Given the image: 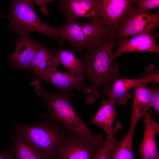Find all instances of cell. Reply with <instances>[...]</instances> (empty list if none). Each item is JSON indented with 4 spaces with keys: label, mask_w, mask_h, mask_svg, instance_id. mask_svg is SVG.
<instances>
[{
    "label": "cell",
    "mask_w": 159,
    "mask_h": 159,
    "mask_svg": "<svg viewBox=\"0 0 159 159\" xmlns=\"http://www.w3.org/2000/svg\"><path fill=\"white\" fill-rule=\"evenodd\" d=\"M57 32L61 40L68 42L69 48L75 52L95 49L83 32L80 23L77 21L67 20L64 25L57 28Z\"/></svg>",
    "instance_id": "7c38bea8"
},
{
    "label": "cell",
    "mask_w": 159,
    "mask_h": 159,
    "mask_svg": "<svg viewBox=\"0 0 159 159\" xmlns=\"http://www.w3.org/2000/svg\"><path fill=\"white\" fill-rule=\"evenodd\" d=\"M152 78H159V73L153 64H150L145 67L143 74L140 78L129 79L117 77L112 85L105 87L103 93L114 104H125L131 97L129 90L140 83Z\"/></svg>",
    "instance_id": "8992f818"
},
{
    "label": "cell",
    "mask_w": 159,
    "mask_h": 159,
    "mask_svg": "<svg viewBox=\"0 0 159 159\" xmlns=\"http://www.w3.org/2000/svg\"><path fill=\"white\" fill-rule=\"evenodd\" d=\"M135 126L131 124L123 138L115 143L112 149L110 159H135L132 148V138Z\"/></svg>",
    "instance_id": "d6986e66"
},
{
    "label": "cell",
    "mask_w": 159,
    "mask_h": 159,
    "mask_svg": "<svg viewBox=\"0 0 159 159\" xmlns=\"http://www.w3.org/2000/svg\"><path fill=\"white\" fill-rule=\"evenodd\" d=\"M31 84L34 92L43 98L50 117L70 132L88 139L98 149L100 148L105 142L102 135H94L77 113L71 104L73 95L70 91L53 94L44 90L38 80Z\"/></svg>",
    "instance_id": "6da1fadb"
},
{
    "label": "cell",
    "mask_w": 159,
    "mask_h": 159,
    "mask_svg": "<svg viewBox=\"0 0 159 159\" xmlns=\"http://www.w3.org/2000/svg\"><path fill=\"white\" fill-rule=\"evenodd\" d=\"M59 65L53 52L41 44L29 67L27 72L37 78L57 70Z\"/></svg>",
    "instance_id": "9a60e30c"
},
{
    "label": "cell",
    "mask_w": 159,
    "mask_h": 159,
    "mask_svg": "<svg viewBox=\"0 0 159 159\" xmlns=\"http://www.w3.org/2000/svg\"><path fill=\"white\" fill-rule=\"evenodd\" d=\"M59 7L66 20L77 21L80 18L91 21L102 19L100 0H60Z\"/></svg>",
    "instance_id": "9c48e42d"
},
{
    "label": "cell",
    "mask_w": 159,
    "mask_h": 159,
    "mask_svg": "<svg viewBox=\"0 0 159 159\" xmlns=\"http://www.w3.org/2000/svg\"><path fill=\"white\" fill-rule=\"evenodd\" d=\"M102 105L88 124H92L102 128L106 133L107 136L111 135L113 121L116 115L114 105L108 98L102 100Z\"/></svg>",
    "instance_id": "ac0fdd59"
},
{
    "label": "cell",
    "mask_w": 159,
    "mask_h": 159,
    "mask_svg": "<svg viewBox=\"0 0 159 159\" xmlns=\"http://www.w3.org/2000/svg\"><path fill=\"white\" fill-rule=\"evenodd\" d=\"M159 81V78L149 79L140 83L133 88L131 124L136 125L140 118L149 108L151 94L149 88L146 87V85L151 82L156 83Z\"/></svg>",
    "instance_id": "2e32d148"
},
{
    "label": "cell",
    "mask_w": 159,
    "mask_h": 159,
    "mask_svg": "<svg viewBox=\"0 0 159 159\" xmlns=\"http://www.w3.org/2000/svg\"><path fill=\"white\" fill-rule=\"evenodd\" d=\"M39 123H13L15 134L48 159H53L71 133L48 115Z\"/></svg>",
    "instance_id": "3957f363"
},
{
    "label": "cell",
    "mask_w": 159,
    "mask_h": 159,
    "mask_svg": "<svg viewBox=\"0 0 159 159\" xmlns=\"http://www.w3.org/2000/svg\"><path fill=\"white\" fill-rule=\"evenodd\" d=\"M144 115L143 138L138 150L140 159H159L155 140L156 135L159 133V125L153 119L150 109Z\"/></svg>",
    "instance_id": "5bb4252c"
},
{
    "label": "cell",
    "mask_w": 159,
    "mask_h": 159,
    "mask_svg": "<svg viewBox=\"0 0 159 159\" xmlns=\"http://www.w3.org/2000/svg\"><path fill=\"white\" fill-rule=\"evenodd\" d=\"M10 150L12 159H48L15 134Z\"/></svg>",
    "instance_id": "ffe728a7"
},
{
    "label": "cell",
    "mask_w": 159,
    "mask_h": 159,
    "mask_svg": "<svg viewBox=\"0 0 159 159\" xmlns=\"http://www.w3.org/2000/svg\"><path fill=\"white\" fill-rule=\"evenodd\" d=\"M134 4L136 6L135 11L138 12H146L151 9H157L159 6V0H135Z\"/></svg>",
    "instance_id": "7402d4cb"
},
{
    "label": "cell",
    "mask_w": 159,
    "mask_h": 159,
    "mask_svg": "<svg viewBox=\"0 0 159 159\" xmlns=\"http://www.w3.org/2000/svg\"><path fill=\"white\" fill-rule=\"evenodd\" d=\"M115 45L113 39L92 50H88L82 58L86 75L91 82V92L85 102L92 104L100 96V88L110 85L120 74L118 63L114 62L112 49Z\"/></svg>",
    "instance_id": "7a4b0ae2"
},
{
    "label": "cell",
    "mask_w": 159,
    "mask_h": 159,
    "mask_svg": "<svg viewBox=\"0 0 159 159\" xmlns=\"http://www.w3.org/2000/svg\"><path fill=\"white\" fill-rule=\"evenodd\" d=\"M98 150L88 139L71 133L53 159H94Z\"/></svg>",
    "instance_id": "ba28073f"
},
{
    "label": "cell",
    "mask_w": 159,
    "mask_h": 159,
    "mask_svg": "<svg viewBox=\"0 0 159 159\" xmlns=\"http://www.w3.org/2000/svg\"><path fill=\"white\" fill-rule=\"evenodd\" d=\"M53 52L59 64L62 65L66 71L87 77L83 60L74 51L60 47L54 49Z\"/></svg>",
    "instance_id": "e0dca14e"
},
{
    "label": "cell",
    "mask_w": 159,
    "mask_h": 159,
    "mask_svg": "<svg viewBox=\"0 0 159 159\" xmlns=\"http://www.w3.org/2000/svg\"><path fill=\"white\" fill-rule=\"evenodd\" d=\"M0 159H12L10 150L5 152L0 151Z\"/></svg>",
    "instance_id": "d4e9b609"
},
{
    "label": "cell",
    "mask_w": 159,
    "mask_h": 159,
    "mask_svg": "<svg viewBox=\"0 0 159 159\" xmlns=\"http://www.w3.org/2000/svg\"><path fill=\"white\" fill-rule=\"evenodd\" d=\"M122 125L119 122L116 123L113 127L111 135L107 136L106 140L98 150L94 159H110L112 148L117 141V134L121 128Z\"/></svg>",
    "instance_id": "44dd1931"
},
{
    "label": "cell",
    "mask_w": 159,
    "mask_h": 159,
    "mask_svg": "<svg viewBox=\"0 0 159 159\" xmlns=\"http://www.w3.org/2000/svg\"><path fill=\"white\" fill-rule=\"evenodd\" d=\"M159 26V13L147 11L131 14L115 32L113 38L121 39L142 34L153 35L152 31Z\"/></svg>",
    "instance_id": "5b68a950"
},
{
    "label": "cell",
    "mask_w": 159,
    "mask_h": 159,
    "mask_svg": "<svg viewBox=\"0 0 159 159\" xmlns=\"http://www.w3.org/2000/svg\"><path fill=\"white\" fill-rule=\"evenodd\" d=\"M87 78L85 76L66 71L62 72L57 70L37 79L38 80L49 82L64 91L76 89L83 93L90 94L91 92L90 87L85 82Z\"/></svg>",
    "instance_id": "8fae6325"
},
{
    "label": "cell",
    "mask_w": 159,
    "mask_h": 159,
    "mask_svg": "<svg viewBox=\"0 0 159 159\" xmlns=\"http://www.w3.org/2000/svg\"><path fill=\"white\" fill-rule=\"evenodd\" d=\"M34 4H37L40 7L41 11L45 15H47L48 14V11L46 7L47 4L49 2L53 0H31Z\"/></svg>",
    "instance_id": "cb8c5ba5"
},
{
    "label": "cell",
    "mask_w": 159,
    "mask_h": 159,
    "mask_svg": "<svg viewBox=\"0 0 159 159\" xmlns=\"http://www.w3.org/2000/svg\"><path fill=\"white\" fill-rule=\"evenodd\" d=\"M34 4L31 0H14L11 4L8 13L6 14L0 13V18H8L9 30L17 35L37 32L63 44L59 38L57 28L45 24L39 19L35 11Z\"/></svg>",
    "instance_id": "277c9868"
},
{
    "label": "cell",
    "mask_w": 159,
    "mask_h": 159,
    "mask_svg": "<svg viewBox=\"0 0 159 159\" xmlns=\"http://www.w3.org/2000/svg\"><path fill=\"white\" fill-rule=\"evenodd\" d=\"M156 83H153L149 88L151 92V97L149 108H153L156 114H159V88L156 85Z\"/></svg>",
    "instance_id": "603a6c76"
},
{
    "label": "cell",
    "mask_w": 159,
    "mask_h": 159,
    "mask_svg": "<svg viewBox=\"0 0 159 159\" xmlns=\"http://www.w3.org/2000/svg\"><path fill=\"white\" fill-rule=\"evenodd\" d=\"M40 44L30 34L17 35L14 53L11 56H7L6 60L14 67L27 71Z\"/></svg>",
    "instance_id": "30bf717a"
},
{
    "label": "cell",
    "mask_w": 159,
    "mask_h": 159,
    "mask_svg": "<svg viewBox=\"0 0 159 159\" xmlns=\"http://www.w3.org/2000/svg\"><path fill=\"white\" fill-rule=\"evenodd\" d=\"M156 37L142 34L130 38L120 39L117 43V49L112 52L113 59H115L121 54L129 52H150L159 55V47L155 41Z\"/></svg>",
    "instance_id": "4fadbf2b"
},
{
    "label": "cell",
    "mask_w": 159,
    "mask_h": 159,
    "mask_svg": "<svg viewBox=\"0 0 159 159\" xmlns=\"http://www.w3.org/2000/svg\"><path fill=\"white\" fill-rule=\"evenodd\" d=\"M101 17L113 35L135 10L132 0H100Z\"/></svg>",
    "instance_id": "52a82bcc"
}]
</instances>
